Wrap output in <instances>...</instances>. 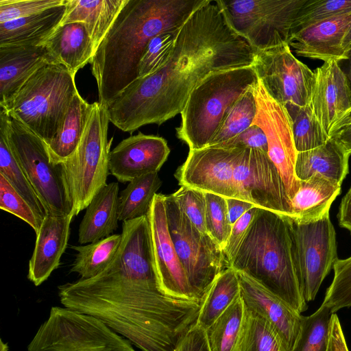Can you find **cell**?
Here are the masks:
<instances>
[{
	"label": "cell",
	"mask_w": 351,
	"mask_h": 351,
	"mask_svg": "<svg viewBox=\"0 0 351 351\" xmlns=\"http://www.w3.org/2000/svg\"><path fill=\"white\" fill-rule=\"evenodd\" d=\"M121 234L110 265L92 278L59 285L60 302L99 319L142 351H175L201 304L160 291L147 215L123 221Z\"/></svg>",
	"instance_id": "cell-1"
},
{
	"label": "cell",
	"mask_w": 351,
	"mask_h": 351,
	"mask_svg": "<svg viewBox=\"0 0 351 351\" xmlns=\"http://www.w3.org/2000/svg\"><path fill=\"white\" fill-rule=\"evenodd\" d=\"M256 51L229 23L218 0H206L180 28L160 69L130 84L107 106L110 122L132 133L180 114L192 90L209 75L252 66Z\"/></svg>",
	"instance_id": "cell-2"
},
{
	"label": "cell",
	"mask_w": 351,
	"mask_h": 351,
	"mask_svg": "<svg viewBox=\"0 0 351 351\" xmlns=\"http://www.w3.org/2000/svg\"><path fill=\"white\" fill-rule=\"evenodd\" d=\"M206 0H128L90 64L99 102L107 106L138 78V66L150 40L179 29Z\"/></svg>",
	"instance_id": "cell-3"
},
{
	"label": "cell",
	"mask_w": 351,
	"mask_h": 351,
	"mask_svg": "<svg viewBox=\"0 0 351 351\" xmlns=\"http://www.w3.org/2000/svg\"><path fill=\"white\" fill-rule=\"evenodd\" d=\"M228 266L250 276L298 313L308 308L295 268L291 218L258 208Z\"/></svg>",
	"instance_id": "cell-4"
},
{
	"label": "cell",
	"mask_w": 351,
	"mask_h": 351,
	"mask_svg": "<svg viewBox=\"0 0 351 351\" xmlns=\"http://www.w3.org/2000/svg\"><path fill=\"white\" fill-rule=\"evenodd\" d=\"M258 81L253 65L207 76L188 97L176 129L177 137L189 149L208 146L229 110Z\"/></svg>",
	"instance_id": "cell-5"
},
{
	"label": "cell",
	"mask_w": 351,
	"mask_h": 351,
	"mask_svg": "<svg viewBox=\"0 0 351 351\" xmlns=\"http://www.w3.org/2000/svg\"><path fill=\"white\" fill-rule=\"evenodd\" d=\"M75 76L62 64H48L37 71L9 101L0 107L47 145L78 93Z\"/></svg>",
	"instance_id": "cell-6"
},
{
	"label": "cell",
	"mask_w": 351,
	"mask_h": 351,
	"mask_svg": "<svg viewBox=\"0 0 351 351\" xmlns=\"http://www.w3.org/2000/svg\"><path fill=\"white\" fill-rule=\"evenodd\" d=\"M92 104L81 141L71 156L61 163L62 177L75 216L86 209L93 198L106 184L109 173L108 141L110 122L107 106L99 101Z\"/></svg>",
	"instance_id": "cell-7"
},
{
	"label": "cell",
	"mask_w": 351,
	"mask_h": 351,
	"mask_svg": "<svg viewBox=\"0 0 351 351\" xmlns=\"http://www.w3.org/2000/svg\"><path fill=\"white\" fill-rule=\"evenodd\" d=\"M132 345L93 316L52 306L27 351H136Z\"/></svg>",
	"instance_id": "cell-8"
},
{
	"label": "cell",
	"mask_w": 351,
	"mask_h": 351,
	"mask_svg": "<svg viewBox=\"0 0 351 351\" xmlns=\"http://www.w3.org/2000/svg\"><path fill=\"white\" fill-rule=\"evenodd\" d=\"M165 205L175 249L194 298L201 304L217 276L228 267L226 258L219 245L192 223L171 194L165 195Z\"/></svg>",
	"instance_id": "cell-9"
},
{
	"label": "cell",
	"mask_w": 351,
	"mask_h": 351,
	"mask_svg": "<svg viewBox=\"0 0 351 351\" xmlns=\"http://www.w3.org/2000/svg\"><path fill=\"white\" fill-rule=\"evenodd\" d=\"M8 116V136L11 150L47 215L73 213L61 165L51 160L47 145L43 139Z\"/></svg>",
	"instance_id": "cell-10"
},
{
	"label": "cell",
	"mask_w": 351,
	"mask_h": 351,
	"mask_svg": "<svg viewBox=\"0 0 351 351\" xmlns=\"http://www.w3.org/2000/svg\"><path fill=\"white\" fill-rule=\"evenodd\" d=\"M306 0H218L234 30L256 50L288 44Z\"/></svg>",
	"instance_id": "cell-11"
},
{
	"label": "cell",
	"mask_w": 351,
	"mask_h": 351,
	"mask_svg": "<svg viewBox=\"0 0 351 351\" xmlns=\"http://www.w3.org/2000/svg\"><path fill=\"white\" fill-rule=\"evenodd\" d=\"M291 230L301 292L306 302H311L338 258L335 230L328 213L311 222L291 219Z\"/></svg>",
	"instance_id": "cell-12"
},
{
	"label": "cell",
	"mask_w": 351,
	"mask_h": 351,
	"mask_svg": "<svg viewBox=\"0 0 351 351\" xmlns=\"http://www.w3.org/2000/svg\"><path fill=\"white\" fill-rule=\"evenodd\" d=\"M253 67L269 95L286 108L311 104L314 71L296 58L288 44L256 51Z\"/></svg>",
	"instance_id": "cell-13"
},
{
	"label": "cell",
	"mask_w": 351,
	"mask_h": 351,
	"mask_svg": "<svg viewBox=\"0 0 351 351\" xmlns=\"http://www.w3.org/2000/svg\"><path fill=\"white\" fill-rule=\"evenodd\" d=\"M235 198L292 218L291 202L279 170L268 153L246 148L233 176Z\"/></svg>",
	"instance_id": "cell-14"
},
{
	"label": "cell",
	"mask_w": 351,
	"mask_h": 351,
	"mask_svg": "<svg viewBox=\"0 0 351 351\" xmlns=\"http://www.w3.org/2000/svg\"><path fill=\"white\" fill-rule=\"evenodd\" d=\"M245 149L243 146L218 145L189 149L185 162L178 169L175 177L180 186L225 198H235L234 171Z\"/></svg>",
	"instance_id": "cell-15"
},
{
	"label": "cell",
	"mask_w": 351,
	"mask_h": 351,
	"mask_svg": "<svg viewBox=\"0 0 351 351\" xmlns=\"http://www.w3.org/2000/svg\"><path fill=\"white\" fill-rule=\"evenodd\" d=\"M257 113L253 124L265 132L268 155L277 167L291 200L300 188L294 167L297 156L292 132V122L285 106L271 97L258 80L254 86Z\"/></svg>",
	"instance_id": "cell-16"
},
{
	"label": "cell",
	"mask_w": 351,
	"mask_h": 351,
	"mask_svg": "<svg viewBox=\"0 0 351 351\" xmlns=\"http://www.w3.org/2000/svg\"><path fill=\"white\" fill-rule=\"evenodd\" d=\"M147 217L154 263L160 291L175 298L197 301L170 234L165 195L160 193L154 195Z\"/></svg>",
	"instance_id": "cell-17"
},
{
	"label": "cell",
	"mask_w": 351,
	"mask_h": 351,
	"mask_svg": "<svg viewBox=\"0 0 351 351\" xmlns=\"http://www.w3.org/2000/svg\"><path fill=\"white\" fill-rule=\"evenodd\" d=\"M170 149L160 136L138 132L122 140L109 153V173L122 183L158 173Z\"/></svg>",
	"instance_id": "cell-18"
},
{
	"label": "cell",
	"mask_w": 351,
	"mask_h": 351,
	"mask_svg": "<svg viewBox=\"0 0 351 351\" xmlns=\"http://www.w3.org/2000/svg\"><path fill=\"white\" fill-rule=\"evenodd\" d=\"M311 97L313 111L330 137L337 125L351 110V90L339 62L330 60L315 69Z\"/></svg>",
	"instance_id": "cell-19"
},
{
	"label": "cell",
	"mask_w": 351,
	"mask_h": 351,
	"mask_svg": "<svg viewBox=\"0 0 351 351\" xmlns=\"http://www.w3.org/2000/svg\"><path fill=\"white\" fill-rule=\"evenodd\" d=\"M237 271L245 307L264 318L278 334L286 351H291L300 334L303 315L250 276Z\"/></svg>",
	"instance_id": "cell-20"
},
{
	"label": "cell",
	"mask_w": 351,
	"mask_h": 351,
	"mask_svg": "<svg viewBox=\"0 0 351 351\" xmlns=\"http://www.w3.org/2000/svg\"><path fill=\"white\" fill-rule=\"evenodd\" d=\"M73 213L47 215L38 232L32 255L29 261L27 278L39 286L56 269L64 252L70 235Z\"/></svg>",
	"instance_id": "cell-21"
},
{
	"label": "cell",
	"mask_w": 351,
	"mask_h": 351,
	"mask_svg": "<svg viewBox=\"0 0 351 351\" xmlns=\"http://www.w3.org/2000/svg\"><path fill=\"white\" fill-rule=\"evenodd\" d=\"M350 26L351 12L293 33L288 45L299 56L324 62L347 60L342 43Z\"/></svg>",
	"instance_id": "cell-22"
},
{
	"label": "cell",
	"mask_w": 351,
	"mask_h": 351,
	"mask_svg": "<svg viewBox=\"0 0 351 351\" xmlns=\"http://www.w3.org/2000/svg\"><path fill=\"white\" fill-rule=\"evenodd\" d=\"M48 64L56 63L43 45L0 47V106Z\"/></svg>",
	"instance_id": "cell-23"
},
{
	"label": "cell",
	"mask_w": 351,
	"mask_h": 351,
	"mask_svg": "<svg viewBox=\"0 0 351 351\" xmlns=\"http://www.w3.org/2000/svg\"><path fill=\"white\" fill-rule=\"evenodd\" d=\"M56 64L76 73L90 63L95 49L82 23L61 24L43 43Z\"/></svg>",
	"instance_id": "cell-24"
},
{
	"label": "cell",
	"mask_w": 351,
	"mask_h": 351,
	"mask_svg": "<svg viewBox=\"0 0 351 351\" xmlns=\"http://www.w3.org/2000/svg\"><path fill=\"white\" fill-rule=\"evenodd\" d=\"M67 2L68 0L62 5L29 16L0 23V47L42 45L61 25Z\"/></svg>",
	"instance_id": "cell-25"
},
{
	"label": "cell",
	"mask_w": 351,
	"mask_h": 351,
	"mask_svg": "<svg viewBox=\"0 0 351 351\" xmlns=\"http://www.w3.org/2000/svg\"><path fill=\"white\" fill-rule=\"evenodd\" d=\"M119 185L107 184L86 208L78 229V243L96 242L112 234L118 228Z\"/></svg>",
	"instance_id": "cell-26"
},
{
	"label": "cell",
	"mask_w": 351,
	"mask_h": 351,
	"mask_svg": "<svg viewBox=\"0 0 351 351\" xmlns=\"http://www.w3.org/2000/svg\"><path fill=\"white\" fill-rule=\"evenodd\" d=\"M350 156L338 142L330 138L319 147L297 154L295 174L300 181L319 176L341 185L348 173Z\"/></svg>",
	"instance_id": "cell-27"
},
{
	"label": "cell",
	"mask_w": 351,
	"mask_h": 351,
	"mask_svg": "<svg viewBox=\"0 0 351 351\" xmlns=\"http://www.w3.org/2000/svg\"><path fill=\"white\" fill-rule=\"evenodd\" d=\"M127 1L68 0L61 24L84 23L96 51Z\"/></svg>",
	"instance_id": "cell-28"
},
{
	"label": "cell",
	"mask_w": 351,
	"mask_h": 351,
	"mask_svg": "<svg viewBox=\"0 0 351 351\" xmlns=\"http://www.w3.org/2000/svg\"><path fill=\"white\" fill-rule=\"evenodd\" d=\"M341 186L319 176L300 180V188L291 200V219L305 223L323 217L341 193Z\"/></svg>",
	"instance_id": "cell-29"
},
{
	"label": "cell",
	"mask_w": 351,
	"mask_h": 351,
	"mask_svg": "<svg viewBox=\"0 0 351 351\" xmlns=\"http://www.w3.org/2000/svg\"><path fill=\"white\" fill-rule=\"evenodd\" d=\"M92 104L79 94L73 97L63 120L52 140L47 144L51 160L61 164L76 150L91 112Z\"/></svg>",
	"instance_id": "cell-30"
},
{
	"label": "cell",
	"mask_w": 351,
	"mask_h": 351,
	"mask_svg": "<svg viewBox=\"0 0 351 351\" xmlns=\"http://www.w3.org/2000/svg\"><path fill=\"white\" fill-rule=\"evenodd\" d=\"M240 294L238 273L228 267L217 276L204 296L195 324L206 330Z\"/></svg>",
	"instance_id": "cell-31"
},
{
	"label": "cell",
	"mask_w": 351,
	"mask_h": 351,
	"mask_svg": "<svg viewBox=\"0 0 351 351\" xmlns=\"http://www.w3.org/2000/svg\"><path fill=\"white\" fill-rule=\"evenodd\" d=\"M8 117L7 113L1 108L0 173L29 203L36 213L44 219L47 215L45 208L11 150L8 136Z\"/></svg>",
	"instance_id": "cell-32"
},
{
	"label": "cell",
	"mask_w": 351,
	"mask_h": 351,
	"mask_svg": "<svg viewBox=\"0 0 351 351\" xmlns=\"http://www.w3.org/2000/svg\"><path fill=\"white\" fill-rule=\"evenodd\" d=\"M122 241V234H112L103 239L84 245H71L77 253L71 272L80 278H92L103 271L114 259Z\"/></svg>",
	"instance_id": "cell-33"
},
{
	"label": "cell",
	"mask_w": 351,
	"mask_h": 351,
	"mask_svg": "<svg viewBox=\"0 0 351 351\" xmlns=\"http://www.w3.org/2000/svg\"><path fill=\"white\" fill-rule=\"evenodd\" d=\"M161 186L158 173L144 175L128 182L119 195V220L123 222L147 215Z\"/></svg>",
	"instance_id": "cell-34"
},
{
	"label": "cell",
	"mask_w": 351,
	"mask_h": 351,
	"mask_svg": "<svg viewBox=\"0 0 351 351\" xmlns=\"http://www.w3.org/2000/svg\"><path fill=\"white\" fill-rule=\"evenodd\" d=\"M232 351H286L269 323L245 306L241 328Z\"/></svg>",
	"instance_id": "cell-35"
},
{
	"label": "cell",
	"mask_w": 351,
	"mask_h": 351,
	"mask_svg": "<svg viewBox=\"0 0 351 351\" xmlns=\"http://www.w3.org/2000/svg\"><path fill=\"white\" fill-rule=\"evenodd\" d=\"M245 313L241 294L206 330L210 351H232L239 337Z\"/></svg>",
	"instance_id": "cell-36"
},
{
	"label": "cell",
	"mask_w": 351,
	"mask_h": 351,
	"mask_svg": "<svg viewBox=\"0 0 351 351\" xmlns=\"http://www.w3.org/2000/svg\"><path fill=\"white\" fill-rule=\"evenodd\" d=\"M254 86L247 90L229 110L208 146L222 145L253 124L257 113Z\"/></svg>",
	"instance_id": "cell-37"
},
{
	"label": "cell",
	"mask_w": 351,
	"mask_h": 351,
	"mask_svg": "<svg viewBox=\"0 0 351 351\" xmlns=\"http://www.w3.org/2000/svg\"><path fill=\"white\" fill-rule=\"evenodd\" d=\"M286 108L291 119L294 145L298 153L315 149L330 139L317 119L311 104Z\"/></svg>",
	"instance_id": "cell-38"
},
{
	"label": "cell",
	"mask_w": 351,
	"mask_h": 351,
	"mask_svg": "<svg viewBox=\"0 0 351 351\" xmlns=\"http://www.w3.org/2000/svg\"><path fill=\"white\" fill-rule=\"evenodd\" d=\"M332 313L321 305L312 315L303 316L300 334L291 351H326Z\"/></svg>",
	"instance_id": "cell-39"
},
{
	"label": "cell",
	"mask_w": 351,
	"mask_h": 351,
	"mask_svg": "<svg viewBox=\"0 0 351 351\" xmlns=\"http://www.w3.org/2000/svg\"><path fill=\"white\" fill-rule=\"evenodd\" d=\"M350 12L351 0H306L295 17L292 34L312 25Z\"/></svg>",
	"instance_id": "cell-40"
},
{
	"label": "cell",
	"mask_w": 351,
	"mask_h": 351,
	"mask_svg": "<svg viewBox=\"0 0 351 351\" xmlns=\"http://www.w3.org/2000/svg\"><path fill=\"white\" fill-rule=\"evenodd\" d=\"M180 29L164 32L153 38L146 47L138 66V78L148 76L168 62Z\"/></svg>",
	"instance_id": "cell-41"
},
{
	"label": "cell",
	"mask_w": 351,
	"mask_h": 351,
	"mask_svg": "<svg viewBox=\"0 0 351 351\" xmlns=\"http://www.w3.org/2000/svg\"><path fill=\"white\" fill-rule=\"evenodd\" d=\"M332 269L333 279L326 289L322 305L335 313L343 308L351 307V256L337 258Z\"/></svg>",
	"instance_id": "cell-42"
},
{
	"label": "cell",
	"mask_w": 351,
	"mask_h": 351,
	"mask_svg": "<svg viewBox=\"0 0 351 351\" xmlns=\"http://www.w3.org/2000/svg\"><path fill=\"white\" fill-rule=\"evenodd\" d=\"M205 224L208 234L223 250L230 235V223L226 198L210 193H205Z\"/></svg>",
	"instance_id": "cell-43"
},
{
	"label": "cell",
	"mask_w": 351,
	"mask_h": 351,
	"mask_svg": "<svg viewBox=\"0 0 351 351\" xmlns=\"http://www.w3.org/2000/svg\"><path fill=\"white\" fill-rule=\"evenodd\" d=\"M0 208L24 221L31 226L36 234L43 220L1 173Z\"/></svg>",
	"instance_id": "cell-44"
},
{
	"label": "cell",
	"mask_w": 351,
	"mask_h": 351,
	"mask_svg": "<svg viewBox=\"0 0 351 351\" xmlns=\"http://www.w3.org/2000/svg\"><path fill=\"white\" fill-rule=\"evenodd\" d=\"M171 195L192 223L200 232L208 234L205 224L206 207L205 192L181 186Z\"/></svg>",
	"instance_id": "cell-45"
},
{
	"label": "cell",
	"mask_w": 351,
	"mask_h": 351,
	"mask_svg": "<svg viewBox=\"0 0 351 351\" xmlns=\"http://www.w3.org/2000/svg\"><path fill=\"white\" fill-rule=\"evenodd\" d=\"M66 0H0V23L64 4Z\"/></svg>",
	"instance_id": "cell-46"
},
{
	"label": "cell",
	"mask_w": 351,
	"mask_h": 351,
	"mask_svg": "<svg viewBox=\"0 0 351 351\" xmlns=\"http://www.w3.org/2000/svg\"><path fill=\"white\" fill-rule=\"evenodd\" d=\"M221 145L243 146L246 148L260 149L268 153V143L266 135L263 130L255 124H252L238 136Z\"/></svg>",
	"instance_id": "cell-47"
},
{
	"label": "cell",
	"mask_w": 351,
	"mask_h": 351,
	"mask_svg": "<svg viewBox=\"0 0 351 351\" xmlns=\"http://www.w3.org/2000/svg\"><path fill=\"white\" fill-rule=\"evenodd\" d=\"M257 210L256 206L250 209L232 225L230 235L223 250L227 263L238 248Z\"/></svg>",
	"instance_id": "cell-48"
},
{
	"label": "cell",
	"mask_w": 351,
	"mask_h": 351,
	"mask_svg": "<svg viewBox=\"0 0 351 351\" xmlns=\"http://www.w3.org/2000/svg\"><path fill=\"white\" fill-rule=\"evenodd\" d=\"M175 351H210L206 330L195 324L182 338Z\"/></svg>",
	"instance_id": "cell-49"
},
{
	"label": "cell",
	"mask_w": 351,
	"mask_h": 351,
	"mask_svg": "<svg viewBox=\"0 0 351 351\" xmlns=\"http://www.w3.org/2000/svg\"><path fill=\"white\" fill-rule=\"evenodd\" d=\"M326 351H349L339 319L336 313H332L331 315Z\"/></svg>",
	"instance_id": "cell-50"
},
{
	"label": "cell",
	"mask_w": 351,
	"mask_h": 351,
	"mask_svg": "<svg viewBox=\"0 0 351 351\" xmlns=\"http://www.w3.org/2000/svg\"><path fill=\"white\" fill-rule=\"evenodd\" d=\"M230 221L233 225L247 210L255 207L252 203L237 198H226Z\"/></svg>",
	"instance_id": "cell-51"
},
{
	"label": "cell",
	"mask_w": 351,
	"mask_h": 351,
	"mask_svg": "<svg viewBox=\"0 0 351 351\" xmlns=\"http://www.w3.org/2000/svg\"><path fill=\"white\" fill-rule=\"evenodd\" d=\"M337 219L339 226L347 229L351 233V185L341 199Z\"/></svg>",
	"instance_id": "cell-52"
},
{
	"label": "cell",
	"mask_w": 351,
	"mask_h": 351,
	"mask_svg": "<svg viewBox=\"0 0 351 351\" xmlns=\"http://www.w3.org/2000/svg\"><path fill=\"white\" fill-rule=\"evenodd\" d=\"M351 154V123L336 129L330 136Z\"/></svg>",
	"instance_id": "cell-53"
},
{
	"label": "cell",
	"mask_w": 351,
	"mask_h": 351,
	"mask_svg": "<svg viewBox=\"0 0 351 351\" xmlns=\"http://www.w3.org/2000/svg\"><path fill=\"white\" fill-rule=\"evenodd\" d=\"M342 47L345 56L348 59L349 56L351 54V26L347 31L343 40Z\"/></svg>",
	"instance_id": "cell-54"
},
{
	"label": "cell",
	"mask_w": 351,
	"mask_h": 351,
	"mask_svg": "<svg viewBox=\"0 0 351 351\" xmlns=\"http://www.w3.org/2000/svg\"><path fill=\"white\" fill-rule=\"evenodd\" d=\"M351 123V113H350L348 115H347L338 125L336 127V128L335 129V130L336 129H337L338 128L341 127V126H343V125H348V124H350ZM334 130V131H335ZM333 131V132H334Z\"/></svg>",
	"instance_id": "cell-55"
},
{
	"label": "cell",
	"mask_w": 351,
	"mask_h": 351,
	"mask_svg": "<svg viewBox=\"0 0 351 351\" xmlns=\"http://www.w3.org/2000/svg\"><path fill=\"white\" fill-rule=\"evenodd\" d=\"M347 60H348V68L347 73H346V72L345 73H346V74L347 75V77L348 79L350 86V90H351V54L349 56V58H348V59ZM350 113H351V110H350Z\"/></svg>",
	"instance_id": "cell-56"
}]
</instances>
